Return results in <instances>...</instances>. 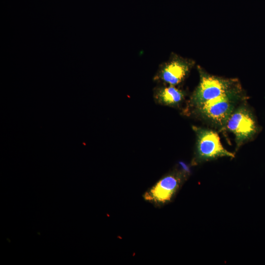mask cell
Returning a JSON list of instances; mask_svg holds the SVG:
<instances>
[{
    "label": "cell",
    "instance_id": "cell-3",
    "mask_svg": "<svg viewBox=\"0 0 265 265\" xmlns=\"http://www.w3.org/2000/svg\"><path fill=\"white\" fill-rule=\"evenodd\" d=\"M225 125L227 129L235 134L238 144L252 138L259 130L255 116L244 107L233 111Z\"/></svg>",
    "mask_w": 265,
    "mask_h": 265
},
{
    "label": "cell",
    "instance_id": "cell-7",
    "mask_svg": "<svg viewBox=\"0 0 265 265\" xmlns=\"http://www.w3.org/2000/svg\"><path fill=\"white\" fill-rule=\"evenodd\" d=\"M156 100L162 104L173 106L179 104L184 98V92L174 85L159 87L155 92Z\"/></svg>",
    "mask_w": 265,
    "mask_h": 265
},
{
    "label": "cell",
    "instance_id": "cell-2",
    "mask_svg": "<svg viewBox=\"0 0 265 265\" xmlns=\"http://www.w3.org/2000/svg\"><path fill=\"white\" fill-rule=\"evenodd\" d=\"M240 88H238L197 106L201 114L219 125H225L233 111L234 102Z\"/></svg>",
    "mask_w": 265,
    "mask_h": 265
},
{
    "label": "cell",
    "instance_id": "cell-6",
    "mask_svg": "<svg viewBox=\"0 0 265 265\" xmlns=\"http://www.w3.org/2000/svg\"><path fill=\"white\" fill-rule=\"evenodd\" d=\"M180 178L175 175H169L159 180L145 195V198L158 203L169 201L179 188Z\"/></svg>",
    "mask_w": 265,
    "mask_h": 265
},
{
    "label": "cell",
    "instance_id": "cell-1",
    "mask_svg": "<svg viewBox=\"0 0 265 265\" xmlns=\"http://www.w3.org/2000/svg\"><path fill=\"white\" fill-rule=\"evenodd\" d=\"M200 81L194 91L192 102L197 106L211 99L240 88L235 80L223 79L200 71Z\"/></svg>",
    "mask_w": 265,
    "mask_h": 265
},
{
    "label": "cell",
    "instance_id": "cell-4",
    "mask_svg": "<svg viewBox=\"0 0 265 265\" xmlns=\"http://www.w3.org/2000/svg\"><path fill=\"white\" fill-rule=\"evenodd\" d=\"M197 136V161L214 159L219 157H234V155L222 146L218 134L212 131L194 127Z\"/></svg>",
    "mask_w": 265,
    "mask_h": 265
},
{
    "label": "cell",
    "instance_id": "cell-5",
    "mask_svg": "<svg viewBox=\"0 0 265 265\" xmlns=\"http://www.w3.org/2000/svg\"><path fill=\"white\" fill-rule=\"evenodd\" d=\"M193 64V61L175 55L160 66L155 79L175 86L184 80Z\"/></svg>",
    "mask_w": 265,
    "mask_h": 265
}]
</instances>
